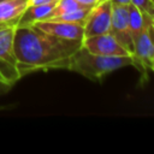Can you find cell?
I'll return each instance as SVG.
<instances>
[{
	"label": "cell",
	"mask_w": 154,
	"mask_h": 154,
	"mask_svg": "<svg viewBox=\"0 0 154 154\" xmlns=\"http://www.w3.org/2000/svg\"><path fill=\"white\" fill-rule=\"evenodd\" d=\"M13 42L20 77L37 71L65 70L71 55L82 47L81 40L55 37L34 25L16 26Z\"/></svg>",
	"instance_id": "1"
},
{
	"label": "cell",
	"mask_w": 154,
	"mask_h": 154,
	"mask_svg": "<svg viewBox=\"0 0 154 154\" xmlns=\"http://www.w3.org/2000/svg\"><path fill=\"white\" fill-rule=\"evenodd\" d=\"M131 55H100L88 52L83 46L71 55L65 70L73 71L90 81H101L103 76L125 66H132Z\"/></svg>",
	"instance_id": "2"
},
{
	"label": "cell",
	"mask_w": 154,
	"mask_h": 154,
	"mask_svg": "<svg viewBox=\"0 0 154 154\" xmlns=\"http://www.w3.org/2000/svg\"><path fill=\"white\" fill-rule=\"evenodd\" d=\"M154 20L148 22L141 34L134 40L132 66L141 73V81L144 83L148 79L149 72L154 69Z\"/></svg>",
	"instance_id": "3"
},
{
	"label": "cell",
	"mask_w": 154,
	"mask_h": 154,
	"mask_svg": "<svg viewBox=\"0 0 154 154\" xmlns=\"http://www.w3.org/2000/svg\"><path fill=\"white\" fill-rule=\"evenodd\" d=\"M17 25L0 26V73L6 83L13 87L22 77L17 67L14 31Z\"/></svg>",
	"instance_id": "4"
},
{
	"label": "cell",
	"mask_w": 154,
	"mask_h": 154,
	"mask_svg": "<svg viewBox=\"0 0 154 154\" xmlns=\"http://www.w3.org/2000/svg\"><path fill=\"white\" fill-rule=\"evenodd\" d=\"M112 16L111 0H100L94 5L83 23V38L108 32Z\"/></svg>",
	"instance_id": "5"
},
{
	"label": "cell",
	"mask_w": 154,
	"mask_h": 154,
	"mask_svg": "<svg viewBox=\"0 0 154 154\" xmlns=\"http://www.w3.org/2000/svg\"><path fill=\"white\" fill-rule=\"evenodd\" d=\"M108 32L132 55L134 42L129 30L128 5L112 4V16H111V25Z\"/></svg>",
	"instance_id": "6"
},
{
	"label": "cell",
	"mask_w": 154,
	"mask_h": 154,
	"mask_svg": "<svg viewBox=\"0 0 154 154\" xmlns=\"http://www.w3.org/2000/svg\"><path fill=\"white\" fill-rule=\"evenodd\" d=\"M82 46L88 52L100 55H131L109 32L84 37Z\"/></svg>",
	"instance_id": "7"
},
{
	"label": "cell",
	"mask_w": 154,
	"mask_h": 154,
	"mask_svg": "<svg viewBox=\"0 0 154 154\" xmlns=\"http://www.w3.org/2000/svg\"><path fill=\"white\" fill-rule=\"evenodd\" d=\"M30 25H34L38 30L55 37L65 40H83L82 23H69L61 20H37Z\"/></svg>",
	"instance_id": "8"
},
{
	"label": "cell",
	"mask_w": 154,
	"mask_h": 154,
	"mask_svg": "<svg viewBox=\"0 0 154 154\" xmlns=\"http://www.w3.org/2000/svg\"><path fill=\"white\" fill-rule=\"evenodd\" d=\"M28 0H2L0 1V26L17 25L19 18L28 7Z\"/></svg>",
	"instance_id": "9"
},
{
	"label": "cell",
	"mask_w": 154,
	"mask_h": 154,
	"mask_svg": "<svg viewBox=\"0 0 154 154\" xmlns=\"http://www.w3.org/2000/svg\"><path fill=\"white\" fill-rule=\"evenodd\" d=\"M128 19H129L130 35H131L132 42H134V40L144 29V25L148 22H153L154 20V17H152V16H149L147 13H142L136 6H134L132 4H129L128 5Z\"/></svg>",
	"instance_id": "10"
},
{
	"label": "cell",
	"mask_w": 154,
	"mask_h": 154,
	"mask_svg": "<svg viewBox=\"0 0 154 154\" xmlns=\"http://www.w3.org/2000/svg\"><path fill=\"white\" fill-rule=\"evenodd\" d=\"M55 4H48V5H29L22 17L19 18L17 26H24V25H30L37 20H43L46 19L49 13L52 12L53 7Z\"/></svg>",
	"instance_id": "11"
},
{
	"label": "cell",
	"mask_w": 154,
	"mask_h": 154,
	"mask_svg": "<svg viewBox=\"0 0 154 154\" xmlns=\"http://www.w3.org/2000/svg\"><path fill=\"white\" fill-rule=\"evenodd\" d=\"M85 7H88V6L82 5L77 0H59L46 19H49L52 17H55V16H59V14H63V13H67V12L77 11V10H81V8H85Z\"/></svg>",
	"instance_id": "12"
},
{
	"label": "cell",
	"mask_w": 154,
	"mask_h": 154,
	"mask_svg": "<svg viewBox=\"0 0 154 154\" xmlns=\"http://www.w3.org/2000/svg\"><path fill=\"white\" fill-rule=\"evenodd\" d=\"M130 4L136 6L142 13L154 17V1L153 0H130Z\"/></svg>",
	"instance_id": "13"
},
{
	"label": "cell",
	"mask_w": 154,
	"mask_h": 154,
	"mask_svg": "<svg viewBox=\"0 0 154 154\" xmlns=\"http://www.w3.org/2000/svg\"><path fill=\"white\" fill-rule=\"evenodd\" d=\"M11 89H12V87H11L8 83L5 82V79L2 78V76H1V73H0V95L6 94V93L10 91Z\"/></svg>",
	"instance_id": "14"
},
{
	"label": "cell",
	"mask_w": 154,
	"mask_h": 154,
	"mask_svg": "<svg viewBox=\"0 0 154 154\" xmlns=\"http://www.w3.org/2000/svg\"><path fill=\"white\" fill-rule=\"evenodd\" d=\"M59 0H28V5H48L57 4Z\"/></svg>",
	"instance_id": "15"
},
{
	"label": "cell",
	"mask_w": 154,
	"mask_h": 154,
	"mask_svg": "<svg viewBox=\"0 0 154 154\" xmlns=\"http://www.w3.org/2000/svg\"><path fill=\"white\" fill-rule=\"evenodd\" d=\"M78 2H81L82 5L84 6H88V7H93L94 5H96L100 0H77Z\"/></svg>",
	"instance_id": "16"
},
{
	"label": "cell",
	"mask_w": 154,
	"mask_h": 154,
	"mask_svg": "<svg viewBox=\"0 0 154 154\" xmlns=\"http://www.w3.org/2000/svg\"><path fill=\"white\" fill-rule=\"evenodd\" d=\"M113 5H129L130 0H111Z\"/></svg>",
	"instance_id": "17"
},
{
	"label": "cell",
	"mask_w": 154,
	"mask_h": 154,
	"mask_svg": "<svg viewBox=\"0 0 154 154\" xmlns=\"http://www.w3.org/2000/svg\"><path fill=\"white\" fill-rule=\"evenodd\" d=\"M11 106H0V111H4V109H8Z\"/></svg>",
	"instance_id": "18"
},
{
	"label": "cell",
	"mask_w": 154,
	"mask_h": 154,
	"mask_svg": "<svg viewBox=\"0 0 154 154\" xmlns=\"http://www.w3.org/2000/svg\"><path fill=\"white\" fill-rule=\"evenodd\" d=\"M0 1H2V0H0Z\"/></svg>",
	"instance_id": "19"
}]
</instances>
